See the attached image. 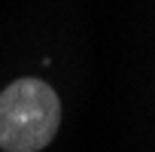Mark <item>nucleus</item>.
Segmentation results:
<instances>
[{
  "label": "nucleus",
  "instance_id": "nucleus-1",
  "mask_svg": "<svg viewBox=\"0 0 155 152\" xmlns=\"http://www.w3.org/2000/svg\"><path fill=\"white\" fill-rule=\"evenodd\" d=\"M61 128V101L40 79H15L0 91V149L40 152Z\"/></svg>",
  "mask_w": 155,
  "mask_h": 152
}]
</instances>
